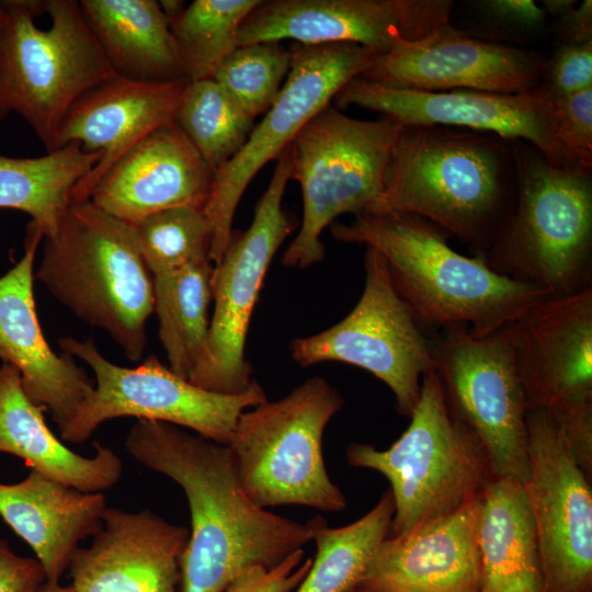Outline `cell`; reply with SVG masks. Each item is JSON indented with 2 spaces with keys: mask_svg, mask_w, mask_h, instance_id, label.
Listing matches in <instances>:
<instances>
[{
  "mask_svg": "<svg viewBox=\"0 0 592 592\" xmlns=\"http://www.w3.org/2000/svg\"><path fill=\"white\" fill-rule=\"evenodd\" d=\"M125 449L186 497L191 531L180 561V592H224L243 570L273 568L311 540L307 523L260 508L243 493L227 445L138 419Z\"/></svg>",
  "mask_w": 592,
  "mask_h": 592,
  "instance_id": "obj_1",
  "label": "cell"
},
{
  "mask_svg": "<svg viewBox=\"0 0 592 592\" xmlns=\"http://www.w3.org/2000/svg\"><path fill=\"white\" fill-rule=\"evenodd\" d=\"M515 140L462 127L402 126L369 212L422 217L481 258L517 200Z\"/></svg>",
  "mask_w": 592,
  "mask_h": 592,
  "instance_id": "obj_2",
  "label": "cell"
},
{
  "mask_svg": "<svg viewBox=\"0 0 592 592\" xmlns=\"http://www.w3.org/2000/svg\"><path fill=\"white\" fill-rule=\"evenodd\" d=\"M329 227L338 241L364 244L383 255L395 288L428 332L465 327L485 337L548 295L494 272L480 258L457 252L444 231L413 214L366 212Z\"/></svg>",
  "mask_w": 592,
  "mask_h": 592,
  "instance_id": "obj_3",
  "label": "cell"
},
{
  "mask_svg": "<svg viewBox=\"0 0 592 592\" xmlns=\"http://www.w3.org/2000/svg\"><path fill=\"white\" fill-rule=\"evenodd\" d=\"M44 239L34 278L77 318L104 330L129 361H139L153 285L134 227L87 201L71 204Z\"/></svg>",
  "mask_w": 592,
  "mask_h": 592,
  "instance_id": "obj_4",
  "label": "cell"
},
{
  "mask_svg": "<svg viewBox=\"0 0 592 592\" xmlns=\"http://www.w3.org/2000/svg\"><path fill=\"white\" fill-rule=\"evenodd\" d=\"M515 153L517 200L480 259L494 272L551 296L591 287L592 169L553 164L520 139Z\"/></svg>",
  "mask_w": 592,
  "mask_h": 592,
  "instance_id": "obj_5",
  "label": "cell"
},
{
  "mask_svg": "<svg viewBox=\"0 0 592 592\" xmlns=\"http://www.w3.org/2000/svg\"><path fill=\"white\" fill-rule=\"evenodd\" d=\"M2 2L0 105L20 114L49 152L72 104L116 75L79 1Z\"/></svg>",
  "mask_w": 592,
  "mask_h": 592,
  "instance_id": "obj_6",
  "label": "cell"
},
{
  "mask_svg": "<svg viewBox=\"0 0 592 592\" xmlns=\"http://www.w3.org/2000/svg\"><path fill=\"white\" fill-rule=\"evenodd\" d=\"M345 456L388 479L395 504L388 537L454 513L494 478L478 441L449 411L434 368L423 375L410 423L395 443L386 449L353 443Z\"/></svg>",
  "mask_w": 592,
  "mask_h": 592,
  "instance_id": "obj_7",
  "label": "cell"
},
{
  "mask_svg": "<svg viewBox=\"0 0 592 592\" xmlns=\"http://www.w3.org/2000/svg\"><path fill=\"white\" fill-rule=\"evenodd\" d=\"M343 405L340 392L317 376L243 411L227 445L243 493L263 509L344 510L346 499L330 479L322 452L326 426Z\"/></svg>",
  "mask_w": 592,
  "mask_h": 592,
  "instance_id": "obj_8",
  "label": "cell"
},
{
  "mask_svg": "<svg viewBox=\"0 0 592 592\" xmlns=\"http://www.w3.org/2000/svg\"><path fill=\"white\" fill-rule=\"evenodd\" d=\"M401 129L389 118L358 119L329 105L299 130L289 146L303 220L283 254L285 266L306 269L322 261V231L343 214L357 215L376 206Z\"/></svg>",
  "mask_w": 592,
  "mask_h": 592,
  "instance_id": "obj_9",
  "label": "cell"
},
{
  "mask_svg": "<svg viewBox=\"0 0 592 592\" xmlns=\"http://www.w3.org/2000/svg\"><path fill=\"white\" fill-rule=\"evenodd\" d=\"M58 344L64 353L89 365L95 378L92 392L59 428L67 443L87 441L105 421L134 417L190 429L228 445L240 414L267 400L257 380L242 392L220 394L178 376L156 355L130 368L106 360L91 339L64 337Z\"/></svg>",
  "mask_w": 592,
  "mask_h": 592,
  "instance_id": "obj_10",
  "label": "cell"
},
{
  "mask_svg": "<svg viewBox=\"0 0 592 592\" xmlns=\"http://www.w3.org/2000/svg\"><path fill=\"white\" fill-rule=\"evenodd\" d=\"M527 410H547L592 470V286L546 295L505 327Z\"/></svg>",
  "mask_w": 592,
  "mask_h": 592,
  "instance_id": "obj_11",
  "label": "cell"
},
{
  "mask_svg": "<svg viewBox=\"0 0 592 592\" xmlns=\"http://www.w3.org/2000/svg\"><path fill=\"white\" fill-rule=\"evenodd\" d=\"M270 183L257 204L251 225L231 232L212 276L214 310L201 356L189 380L220 394H239L254 380L246 360L252 312L274 254L295 228L282 206L292 179L291 146L276 158Z\"/></svg>",
  "mask_w": 592,
  "mask_h": 592,
  "instance_id": "obj_12",
  "label": "cell"
},
{
  "mask_svg": "<svg viewBox=\"0 0 592 592\" xmlns=\"http://www.w3.org/2000/svg\"><path fill=\"white\" fill-rule=\"evenodd\" d=\"M446 403L480 444L494 478L528 475L527 403L505 327L477 337L465 327L431 333Z\"/></svg>",
  "mask_w": 592,
  "mask_h": 592,
  "instance_id": "obj_13",
  "label": "cell"
},
{
  "mask_svg": "<svg viewBox=\"0 0 592 592\" xmlns=\"http://www.w3.org/2000/svg\"><path fill=\"white\" fill-rule=\"evenodd\" d=\"M289 49L291 69L277 98L253 126L241 149L214 173L204 206L213 231L212 262L217 263L223 257L237 206L255 174L276 159L349 81L362 76L382 55L349 43L316 46L294 43Z\"/></svg>",
  "mask_w": 592,
  "mask_h": 592,
  "instance_id": "obj_14",
  "label": "cell"
},
{
  "mask_svg": "<svg viewBox=\"0 0 592 592\" xmlns=\"http://www.w3.org/2000/svg\"><path fill=\"white\" fill-rule=\"evenodd\" d=\"M364 269V289L350 314L325 331L295 339L292 357L304 367L335 361L369 372L410 418L422 377L434 368L431 335L398 294L379 252L366 248Z\"/></svg>",
  "mask_w": 592,
  "mask_h": 592,
  "instance_id": "obj_15",
  "label": "cell"
},
{
  "mask_svg": "<svg viewBox=\"0 0 592 592\" xmlns=\"http://www.w3.org/2000/svg\"><path fill=\"white\" fill-rule=\"evenodd\" d=\"M528 475L544 592H592L591 477L542 408L527 410Z\"/></svg>",
  "mask_w": 592,
  "mask_h": 592,
  "instance_id": "obj_16",
  "label": "cell"
},
{
  "mask_svg": "<svg viewBox=\"0 0 592 592\" xmlns=\"http://www.w3.org/2000/svg\"><path fill=\"white\" fill-rule=\"evenodd\" d=\"M453 8L452 0L261 1L241 23L237 42L349 43L384 55L451 23Z\"/></svg>",
  "mask_w": 592,
  "mask_h": 592,
  "instance_id": "obj_17",
  "label": "cell"
},
{
  "mask_svg": "<svg viewBox=\"0 0 592 592\" xmlns=\"http://www.w3.org/2000/svg\"><path fill=\"white\" fill-rule=\"evenodd\" d=\"M333 100L340 107L358 106L377 112L402 126L462 127L520 139L539 149L553 164H574L555 139L553 98L542 84L521 94L420 91L394 88L358 76Z\"/></svg>",
  "mask_w": 592,
  "mask_h": 592,
  "instance_id": "obj_18",
  "label": "cell"
},
{
  "mask_svg": "<svg viewBox=\"0 0 592 592\" xmlns=\"http://www.w3.org/2000/svg\"><path fill=\"white\" fill-rule=\"evenodd\" d=\"M547 54L466 34L448 23L424 39L380 55L361 77L420 91L521 94L544 80Z\"/></svg>",
  "mask_w": 592,
  "mask_h": 592,
  "instance_id": "obj_19",
  "label": "cell"
},
{
  "mask_svg": "<svg viewBox=\"0 0 592 592\" xmlns=\"http://www.w3.org/2000/svg\"><path fill=\"white\" fill-rule=\"evenodd\" d=\"M43 230L26 229L23 257L0 276V360L16 367L30 400L48 411L58 429L78 411L94 388L86 371L46 341L35 308L34 261Z\"/></svg>",
  "mask_w": 592,
  "mask_h": 592,
  "instance_id": "obj_20",
  "label": "cell"
},
{
  "mask_svg": "<svg viewBox=\"0 0 592 592\" xmlns=\"http://www.w3.org/2000/svg\"><path fill=\"white\" fill-rule=\"evenodd\" d=\"M190 531L150 510L106 508L89 547L68 568L75 592H180Z\"/></svg>",
  "mask_w": 592,
  "mask_h": 592,
  "instance_id": "obj_21",
  "label": "cell"
},
{
  "mask_svg": "<svg viewBox=\"0 0 592 592\" xmlns=\"http://www.w3.org/2000/svg\"><path fill=\"white\" fill-rule=\"evenodd\" d=\"M184 80L145 82L114 76L83 93L69 109L53 150L78 143L100 155L72 191V204L87 202L101 177L137 143L174 123Z\"/></svg>",
  "mask_w": 592,
  "mask_h": 592,
  "instance_id": "obj_22",
  "label": "cell"
},
{
  "mask_svg": "<svg viewBox=\"0 0 592 592\" xmlns=\"http://www.w3.org/2000/svg\"><path fill=\"white\" fill-rule=\"evenodd\" d=\"M214 172L178 127L168 124L137 143L101 177L89 202L135 226L173 207L204 208Z\"/></svg>",
  "mask_w": 592,
  "mask_h": 592,
  "instance_id": "obj_23",
  "label": "cell"
},
{
  "mask_svg": "<svg viewBox=\"0 0 592 592\" xmlns=\"http://www.w3.org/2000/svg\"><path fill=\"white\" fill-rule=\"evenodd\" d=\"M478 498L405 535L385 538L351 592H479Z\"/></svg>",
  "mask_w": 592,
  "mask_h": 592,
  "instance_id": "obj_24",
  "label": "cell"
},
{
  "mask_svg": "<svg viewBox=\"0 0 592 592\" xmlns=\"http://www.w3.org/2000/svg\"><path fill=\"white\" fill-rule=\"evenodd\" d=\"M103 492H83L36 470L15 483H0V517L34 551L46 581L59 582L80 547L102 526Z\"/></svg>",
  "mask_w": 592,
  "mask_h": 592,
  "instance_id": "obj_25",
  "label": "cell"
},
{
  "mask_svg": "<svg viewBox=\"0 0 592 592\" xmlns=\"http://www.w3.org/2000/svg\"><path fill=\"white\" fill-rule=\"evenodd\" d=\"M95 454L71 451L48 428L43 410L23 390L13 365H0V452L22 458L31 469L83 492L115 486L123 465L115 452L94 442Z\"/></svg>",
  "mask_w": 592,
  "mask_h": 592,
  "instance_id": "obj_26",
  "label": "cell"
},
{
  "mask_svg": "<svg viewBox=\"0 0 592 592\" xmlns=\"http://www.w3.org/2000/svg\"><path fill=\"white\" fill-rule=\"evenodd\" d=\"M479 592H544L533 515L521 481L493 478L478 498Z\"/></svg>",
  "mask_w": 592,
  "mask_h": 592,
  "instance_id": "obj_27",
  "label": "cell"
},
{
  "mask_svg": "<svg viewBox=\"0 0 592 592\" xmlns=\"http://www.w3.org/2000/svg\"><path fill=\"white\" fill-rule=\"evenodd\" d=\"M83 16L116 76L182 80L170 24L156 0H80Z\"/></svg>",
  "mask_w": 592,
  "mask_h": 592,
  "instance_id": "obj_28",
  "label": "cell"
},
{
  "mask_svg": "<svg viewBox=\"0 0 592 592\" xmlns=\"http://www.w3.org/2000/svg\"><path fill=\"white\" fill-rule=\"evenodd\" d=\"M98 152L70 143L38 158L0 155V208L24 212L53 235L72 204V191L99 162Z\"/></svg>",
  "mask_w": 592,
  "mask_h": 592,
  "instance_id": "obj_29",
  "label": "cell"
},
{
  "mask_svg": "<svg viewBox=\"0 0 592 592\" xmlns=\"http://www.w3.org/2000/svg\"><path fill=\"white\" fill-rule=\"evenodd\" d=\"M210 260L152 276L153 312L169 368L189 379L204 349L213 300Z\"/></svg>",
  "mask_w": 592,
  "mask_h": 592,
  "instance_id": "obj_30",
  "label": "cell"
},
{
  "mask_svg": "<svg viewBox=\"0 0 592 592\" xmlns=\"http://www.w3.org/2000/svg\"><path fill=\"white\" fill-rule=\"evenodd\" d=\"M394 512L388 489L371 511L345 526L330 527L322 516L309 520L307 525L317 553L296 592H351L388 537Z\"/></svg>",
  "mask_w": 592,
  "mask_h": 592,
  "instance_id": "obj_31",
  "label": "cell"
},
{
  "mask_svg": "<svg viewBox=\"0 0 592 592\" xmlns=\"http://www.w3.org/2000/svg\"><path fill=\"white\" fill-rule=\"evenodd\" d=\"M261 1L194 0L186 4L170 25L182 80L212 79L220 64L238 47L240 25Z\"/></svg>",
  "mask_w": 592,
  "mask_h": 592,
  "instance_id": "obj_32",
  "label": "cell"
},
{
  "mask_svg": "<svg viewBox=\"0 0 592 592\" xmlns=\"http://www.w3.org/2000/svg\"><path fill=\"white\" fill-rule=\"evenodd\" d=\"M253 121L213 78L186 83L174 117L214 173L244 145Z\"/></svg>",
  "mask_w": 592,
  "mask_h": 592,
  "instance_id": "obj_33",
  "label": "cell"
},
{
  "mask_svg": "<svg viewBox=\"0 0 592 592\" xmlns=\"http://www.w3.org/2000/svg\"><path fill=\"white\" fill-rule=\"evenodd\" d=\"M133 227L152 276L210 260L213 231L204 208L179 206L164 209Z\"/></svg>",
  "mask_w": 592,
  "mask_h": 592,
  "instance_id": "obj_34",
  "label": "cell"
},
{
  "mask_svg": "<svg viewBox=\"0 0 592 592\" xmlns=\"http://www.w3.org/2000/svg\"><path fill=\"white\" fill-rule=\"evenodd\" d=\"M291 62V49L281 42L241 45L220 64L213 79L254 119L277 98Z\"/></svg>",
  "mask_w": 592,
  "mask_h": 592,
  "instance_id": "obj_35",
  "label": "cell"
},
{
  "mask_svg": "<svg viewBox=\"0 0 592 592\" xmlns=\"http://www.w3.org/2000/svg\"><path fill=\"white\" fill-rule=\"evenodd\" d=\"M473 5L482 27L479 38L534 42L550 32L544 8L533 0H480Z\"/></svg>",
  "mask_w": 592,
  "mask_h": 592,
  "instance_id": "obj_36",
  "label": "cell"
},
{
  "mask_svg": "<svg viewBox=\"0 0 592 592\" xmlns=\"http://www.w3.org/2000/svg\"><path fill=\"white\" fill-rule=\"evenodd\" d=\"M555 139L574 164L592 169V88L553 99Z\"/></svg>",
  "mask_w": 592,
  "mask_h": 592,
  "instance_id": "obj_37",
  "label": "cell"
},
{
  "mask_svg": "<svg viewBox=\"0 0 592 592\" xmlns=\"http://www.w3.org/2000/svg\"><path fill=\"white\" fill-rule=\"evenodd\" d=\"M542 86L553 99L592 88V41L578 45L557 44L547 55Z\"/></svg>",
  "mask_w": 592,
  "mask_h": 592,
  "instance_id": "obj_38",
  "label": "cell"
},
{
  "mask_svg": "<svg viewBox=\"0 0 592 592\" xmlns=\"http://www.w3.org/2000/svg\"><path fill=\"white\" fill-rule=\"evenodd\" d=\"M304 550L288 555L273 568L253 566L238 574L224 592H292L303 581L311 558L303 561Z\"/></svg>",
  "mask_w": 592,
  "mask_h": 592,
  "instance_id": "obj_39",
  "label": "cell"
},
{
  "mask_svg": "<svg viewBox=\"0 0 592 592\" xmlns=\"http://www.w3.org/2000/svg\"><path fill=\"white\" fill-rule=\"evenodd\" d=\"M45 581L44 568L36 558L16 555L0 539V592H37Z\"/></svg>",
  "mask_w": 592,
  "mask_h": 592,
  "instance_id": "obj_40",
  "label": "cell"
},
{
  "mask_svg": "<svg viewBox=\"0 0 592 592\" xmlns=\"http://www.w3.org/2000/svg\"><path fill=\"white\" fill-rule=\"evenodd\" d=\"M557 44L578 45L592 41V1L584 0L549 20Z\"/></svg>",
  "mask_w": 592,
  "mask_h": 592,
  "instance_id": "obj_41",
  "label": "cell"
},
{
  "mask_svg": "<svg viewBox=\"0 0 592 592\" xmlns=\"http://www.w3.org/2000/svg\"><path fill=\"white\" fill-rule=\"evenodd\" d=\"M37 592H75L71 585H61L59 582L45 581Z\"/></svg>",
  "mask_w": 592,
  "mask_h": 592,
  "instance_id": "obj_42",
  "label": "cell"
},
{
  "mask_svg": "<svg viewBox=\"0 0 592 592\" xmlns=\"http://www.w3.org/2000/svg\"><path fill=\"white\" fill-rule=\"evenodd\" d=\"M5 16H7V13H5L3 2L0 1V37H1V33L5 23Z\"/></svg>",
  "mask_w": 592,
  "mask_h": 592,
  "instance_id": "obj_43",
  "label": "cell"
},
{
  "mask_svg": "<svg viewBox=\"0 0 592 592\" xmlns=\"http://www.w3.org/2000/svg\"><path fill=\"white\" fill-rule=\"evenodd\" d=\"M7 114L8 112L0 105V119H2Z\"/></svg>",
  "mask_w": 592,
  "mask_h": 592,
  "instance_id": "obj_44",
  "label": "cell"
}]
</instances>
